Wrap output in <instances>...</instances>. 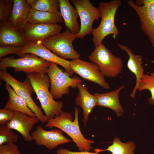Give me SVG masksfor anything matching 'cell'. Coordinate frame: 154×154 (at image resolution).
I'll return each instance as SVG.
<instances>
[{
  "label": "cell",
  "instance_id": "ffe728a7",
  "mask_svg": "<svg viewBox=\"0 0 154 154\" xmlns=\"http://www.w3.org/2000/svg\"><path fill=\"white\" fill-rule=\"evenodd\" d=\"M28 42L22 31L17 30L7 22L0 23V46L13 45L23 46Z\"/></svg>",
  "mask_w": 154,
  "mask_h": 154
},
{
  "label": "cell",
  "instance_id": "d4e9b609",
  "mask_svg": "<svg viewBox=\"0 0 154 154\" xmlns=\"http://www.w3.org/2000/svg\"><path fill=\"white\" fill-rule=\"evenodd\" d=\"M31 8L37 11L55 12L60 9L58 0H27Z\"/></svg>",
  "mask_w": 154,
  "mask_h": 154
},
{
  "label": "cell",
  "instance_id": "d6986e66",
  "mask_svg": "<svg viewBox=\"0 0 154 154\" xmlns=\"http://www.w3.org/2000/svg\"><path fill=\"white\" fill-rule=\"evenodd\" d=\"M125 88L124 85L120 86L117 89L109 92L100 93L96 92L94 95L97 100V106L109 108L116 113L117 116H121L125 111L119 99L121 91Z\"/></svg>",
  "mask_w": 154,
  "mask_h": 154
},
{
  "label": "cell",
  "instance_id": "e0dca14e",
  "mask_svg": "<svg viewBox=\"0 0 154 154\" xmlns=\"http://www.w3.org/2000/svg\"><path fill=\"white\" fill-rule=\"evenodd\" d=\"M78 94L76 98L75 103L79 106L83 111V117L82 121L85 127L86 125L89 114L92 109L97 106V100L95 95L91 94L88 92L87 87L82 82L77 84Z\"/></svg>",
  "mask_w": 154,
  "mask_h": 154
},
{
  "label": "cell",
  "instance_id": "2e32d148",
  "mask_svg": "<svg viewBox=\"0 0 154 154\" xmlns=\"http://www.w3.org/2000/svg\"><path fill=\"white\" fill-rule=\"evenodd\" d=\"M117 44L119 47L128 55L129 59L127 64V68L135 76V85L130 95V96L134 99L139 86L141 79L145 74L144 67L142 65L143 57L141 55L134 54L128 46L118 43Z\"/></svg>",
  "mask_w": 154,
  "mask_h": 154
},
{
  "label": "cell",
  "instance_id": "44dd1931",
  "mask_svg": "<svg viewBox=\"0 0 154 154\" xmlns=\"http://www.w3.org/2000/svg\"><path fill=\"white\" fill-rule=\"evenodd\" d=\"M58 1L60 11L66 29L76 35L80 29L77 21L79 16L76 9L70 4L69 0Z\"/></svg>",
  "mask_w": 154,
  "mask_h": 154
},
{
  "label": "cell",
  "instance_id": "f1b7e54d",
  "mask_svg": "<svg viewBox=\"0 0 154 154\" xmlns=\"http://www.w3.org/2000/svg\"><path fill=\"white\" fill-rule=\"evenodd\" d=\"M23 46L6 45L0 47V60L7 55L15 54L18 55L20 50Z\"/></svg>",
  "mask_w": 154,
  "mask_h": 154
},
{
  "label": "cell",
  "instance_id": "603a6c76",
  "mask_svg": "<svg viewBox=\"0 0 154 154\" xmlns=\"http://www.w3.org/2000/svg\"><path fill=\"white\" fill-rule=\"evenodd\" d=\"M5 89L8 94V98L4 108L14 112L26 114L32 117H36L35 114L28 106L25 101L18 95L8 84H5Z\"/></svg>",
  "mask_w": 154,
  "mask_h": 154
},
{
  "label": "cell",
  "instance_id": "f546056e",
  "mask_svg": "<svg viewBox=\"0 0 154 154\" xmlns=\"http://www.w3.org/2000/svg\"><path fill=\"white\" fill-rule=\"evenodd\" d=\"M14 114V112L4 108L0 110V124L7 125L11 120Z\"/></svg>",
  "mask_w": 154,
  "mask_h": 154
},
{
  "label": "cell",
  "instance_id": "83f0119b",
  "mask_svg": "<svg viewBox=\"0 0 154 154\" xmlns=\"http://www.w3.org/2000/svg\"><path fill=\"white\" fill-rule=\"evenodd\" d=\"M13 0H0V23L8 21L12 13Z\"/></svg>",
  "mask_w": 154,
  "mask_h": 154
},
{
  "label": "cell",
  "instance_id": "ac0fdd59",
  "mask_svg": "<svg viewBox=\"0 0 154 154\" xmlns=\"http://www.w3.org/2000/svg\"><path fill=\"white\" fill-rule=\"evenodd\" d=\"M13 1V9L8 22L13 27L22 31L28 23V16L31 7L27 0Z\"/></svg>",
  "mask_w": 154,
  "mask_h": 154
},
{
  "label": "cell",
  "instance_id": "5b68a950",
  "mask_svg": "<svg viewBox=\"0 0 154 154\" xmlns=\"http://www.w3.org/2000/svg\"><path fill=\"white\" fill-rule=\"evenodd\" d=\"M88 58L98 65L105 77L115 78L122 72L123 64L121 59L114 55L103 43L95 48Z\"/></svg>",
  "mask_w": 154,
  "mask_h": 154
},
{
  "label": "cell",
  "instance_id": "9a60e30c",
  "mask_svg": "<svg viewBox=\"0 0 154 154\" xmlns=\"http://www.w3.org/2000/svg\"><path fill=\"white\" fill-rule=\"evenodd\" d=\"M40 121L36 117H32L22 112H14L13 117L7 125L11 129L19 132L25 141L31 142L33 139L30 132L35 125Z\"/></svg>",
  "mask_w": 154,
  "mask_h": 154
},
{
  "label": "cell",
  "instance_id": "484cf974",
  "mask_svg": "<svg viewBox=\"0 0 154 154\" xmlns=\"http://www.w3.org/2000/svg\"><path fill=\"white\" fill-rule=\"evenodd\" d=\"M145 90H149L151 96L148 98L149 104H154V72L149 74H144L141 79L139 86L137 90L141 92Z\"/></svg>",
  "mask_w": 154,
  "mask_h": 154
},
{
  "label": "cell",
  "instance_id": "52a82bcc",
  "mask_svg": "<svg viewBox=\"0 0 154 154\" xmlns=\"http://www.w3.org/2000/svg\"><path fill=\"white\" fill-rule=\"evenodd\" d=\"M0 79L9 84L17 94L25 101L28 107L35 114L40 121L43 123H46L47 119L41 108L36 104L32 98L31 96L34 91L29 79L27 77L21 82L8 73L6 70H0Z\"/></svg>",
  "mask_w": 154,
  "mask_h": 154
},
{
  "label": "cell",
  "instance_id": "4dcf8cb0",
  "mask_svg": "<svg viewBox=\"0 0 154 154\" xmlns=\"http://www.w3.org/2000/svg\"><path fill=\"white\" fill-rule=\"evenodd\" d=\"M0 154H21L17 145L14 143L0 145Z\"/></svg>",
  "mask_w": 154,
  "mask_h": 154
},
{
  "label": "cell",
  "instance_id": "7402d4cb",
  "mask_svg": "<svg viewBox=\"0 0 154 154\" xmlns=\"http://www.w3.org/2000/svg\"><path fill=\"white\" fill-rule=\"evenodd\" d=\"M27 21L28 23L34 24H56L64 22L60 11L50 12L31 8L28 15Z\"/></svg>",
  "mask_w": 154,
  "mask_h": 154
},
{
  "label": "cell",
  "instance_id": "ba28073f",
  "mask_svg": "<svg viewBox=\"0 0 154 154\" xmlns=\"http://www.w3.org/2000/svg\"><path fill=\"white\" fill-rule=\"evenodd\" d=\"M76 35L68 29L44 41L42 44L49 50L63 59L72 60L79 58L80 55L73 48V42Z\"/></svg>",
  "mask_w": 154,
  "mask_h": 154
},
{
  "label": "cell",
  "instance_id": "277c9868",
  "mask_svg": "<svg viewBox=\"0 0 154 154\" xmlns=\"http://www.w3.org/2000/svg\"><path fill=\"white\" fill-rule=\"evenodd\" d=\"M16 58L13 56L4 57L0 60V70L8 68H14V71H23L27 73L37 72L47 74L50 62L33 54L21 55Z\"/></svg>",
  "mask_w": 154,
  "mask_h": 154
},
{
  "label": "cell",
  "instance_id": "4fadbf2b",
  "mask_svg": "<svg viewBox=\"0 0 154 154\" xmlns=\"http://www.w3.org/2000/svg\"><path fill=\"white\" fill-rule=\"evenodd\" d=\"M31 135L36 145L43 146L49 150L71 141L64 135L61 130L53 129L48 131L40 125L37 126L36 130L31 133Z\"/></svg>",
  "mask_w": 154,
  "mask_h": 154
},
{
  "label": "cell",
  "instance_id": "1f68e13d",
  "mask_svg": "<svg viewBox=\"0 0 154 154\" xmlns=\"http://www.w3.org/2000/svg\"><path fill=\"white\" fill-rule=\"evenodd\" d=\"M57 154H100L98 153L91 152L88 151H73L65 148L58 149L56 151Z\"/></svg>",
  "mask_w": 154,
  "mask_h": 154
},
{
  "label": "cell",
  "instance_id": "7c38bea8",
  "mask_svg": "<svg viewBox=\"0 0 154 154\" xmlns=\"http://www.w3.org/2000/svg\"><path fill=\"white\" fill-rule=\"evenodd\" d=\"M62 27L56 24H34L28 23L22 31L28 42L42 43L44 40L59 33Z\"/></svg>",
  "mask_w": 154,
  "mask_h": 154
},
{
  "label": "cell",
  "instance_id": "d6a6232c",
  "mask_svg": "<svg viewBox=\"0 0 154 154\" xmlns=\"http://www.w3.org/2000/svg\"><path fill=\"white\" fill-rule=\"evenodd\" d=\"M153 62V63H154V61Z\"/></svg>",
  "mask_w": 154,
  "mask_h": 154
},
{
  "label": "cell",
  "instance_id": "30bf717a",
  "mask_svg": "<svg viewBox=\"0 0 154 154\" xmlns=\"http://www.w3.org/2000/svg\"><path fill=\"white\" fill-rule=\"evenodd\" d=\"M70 1L76 9L80 20V29L76 35V38L83 39L92 33L94 21L101 18L100 11L89 0H71Z\"/></svg>",
  "mask_w": 154,
  "mask_h": 154
},
{
  "label": "cell",
  "instance_id": "9c48e42d",
  "mask_svg": "<svg viewBox=\"0 0 154 154\" xmlns=\"http://www.w3.org/2000/svg\"><path fill=\"white\" fill-rule=\"evenodd\" d=\"M127 4L137 14L141 29L154 48V0H129Z\"/></svg>",
  "mask_w": 154,
  "mask_h": 154
},
{
  "label": "cell",
  "instance_id": "3957f363",
  "mask_svg": "<svg viewBox=\"0 0 154 154\" xmlns=\"http://www.w3.org/2000/svg\"><path fill=\"white\" fill-rule=\"evenodd\" d=\"M121 4L120 0L101 1L99 3L98 7L101 13V22L97 28L93 29L92 33L95 47L101 44L107 36L110 34L119 35V30L115 24V18L117 11Z\"/></svg>",
  "mask_w": 154,
  "mask_h": 154
},
{
  "label": "cell",
  "instance_id": "8992f818",
  "mask_svg": "<svg viewBox=\"0 0 154 154\" xmlns=\"http://www.w3.org/2000/svg\"><path fill=\"white\" fill-rule=\"evenodd\" d=\"M47 74L50 81V92L53 98L58 99L63 95L68 94L70 88H75L77 84L82 82L78 77H70L69 74L58 66L55 63L50 62Z\"/></svg>",
  "mask_w": 154,
  "mask_h": 154
},
{
  "label": "cell",
  "instance_id": "4316f807",
  "mask_svg": "<svg viewBox=\"0 0 154 154\" xmlns=\"http://www.w3.org/2000/svg\"><path fill=\"white\" fill-rule=\"evenodd\" d=\"M18 135L11 131L7 125H0V145L17 141Z\"/></svg>",
  "mask_w": 154,
  "mask_h": 154
},
{
  "label": "cell",
  "instance_id": "7a4b0ae2",
  "mask_svg": "<svg viewBox=\"0 0 154 154\" xmlns=\"http://www.w3.org/2000/svg\"><path fill=\"white\" fill-rule=\"evenodd\" d=\"M74 111V120L71 114L62 111L59 116L47 120L45 126L50 128L57 127L66 133L75 143L79 151H90L94 141L86 138L83 135L78 122L79 110L75 107Z\"/></svg>",
  "mask_w": 154,
  "mask_h": 154
},
{
  "label": "cell",
  "instance_id": "8fae6325",
  "mask_svg": "<svg viewBox=\"0 0 154 154\" xmlns=\"http://www.w3.org/2000/svg\"><path fill=\"white\" fill-rule=\"evenodd\" d=\"M70 67L72 71L83 79L96 84L105 89H109V84L95 63L82 60L79 58L70 61Z\"/></svg>",
  "mask_w": 154,
  "mask_h": 154
},
{
  "label": "cell",
  "instance_id": "cb8c5ba5",
  "mask_svg": "<svg viewBox=\"0 0 154 154\" xmlns=\"http://www.w3.org/2000/svg\"><path fill=\"white\" fill-rule=\"evenodd\" d=\"M136 148L135 144L132 141L124 143L117 137L114 138L112 144L105 149H94L95 152L99 153L106 151H110L112 154H135L134 151Z\"/></svg>",
  "mask_w": 154,
  "mask_h": 154
},
{
  "label": "cell",
  "instance_id": "6da1fadb",
  "mask_svg": "<svg viewBox=\"0 0 154 154\" xmlns=\"http://www.w3.org/2000/svg\"><path fill=\"white\" fill-rule=\"evenodd\" d=\"M27 77L30 80L47 120L60 115L62 111L63 102L54 100L49 90L50 81L48 75L29 72L27 73Z\"/></svg>",
  "mask_w": 154,
  "mask_h": 154
},
{
  "label": "cell",
  "instance_id": "5bb4252c",
  "mask_svg": "<svg viewBox=\"0 0 154 154\" xmlns=\"http://www.w3.org/2000/svg\"><path fill=\"white\" fill-rule=\"evenodd\" d=\"M27 53L35 54L48 62L59 65L70 76L74 74L70 67V61L57 56L42 43L28 42L21 48L18 56H20L22 54Z\"/></svg>",
  "mask_w": 154,
  "mask_h": 154
}]
</instances>
